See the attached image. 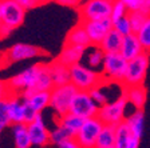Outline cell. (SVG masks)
Masks as SVG:
<instances>
[{
  "instance_id": "obj_1",
  "label": "cell",
  "mask_w": 150,
  "mask_h": 148,
  "mask_svg": "<svg viewBox=\"0 0 150 148\" xmlns=\"http://www.w3.org/2000/svg\"><path fill=\"white\" fill-rule=\"evenodd\" d=\"M105 81L102 74L95 69L86 67V65L78 64L70 67V83L78 91H91L93 88L100 86Z\"/></svg>"
},
{
  "instance_id": "obj_2",
  "label": "cell",
  "mask_w": 150,
  "mask_h": 148,
  "mask_svg": "<svg viewBox=\"0 0 150 148\" xmlns=\"http://www.w3.org/2000/svg\"><path fill=\"white\" fill-rule=\"evenodd\" d=\"M47 55L46 51H43L39 47L31 46V44L18 43L9 47L4 52L0 53V68H6L11 65L12 63H18L22 60H28V59H35L39 56Z\"/></svg>"
},
{
  "instance_id": "obj_3",
  "label": "cell",
  "mask_w": 150,
  "mask_h": 148,
  "mask_svg": "<svg viewBox=\"0 0 150 148\" xmlns=\"http://www.w3.org/2000/svg\"><path fill=\"white\" fill-rule=\"evenodd\" d=\"M40 68L42 63H36L31 67L25 68L24 71H22L16 76L11 77L9 80H7V86H8L11 93L19 96L23 92H32L35 86H36Z\"/></svg>"
},
{
  "instance_id": "obj_4",
  "label": "cell",
  "mask_w": 150,
  "mask_h": 148,
  "mask_svg": "<svg viewBox=\"0 0 150 148\" xmlns=\"http://www.w3.org/2000/svg\"><path fill=\"white\" fill-rule=\"evenodd\" d=\"M126 67H127V60L125 58H122L119 52L105 53L100 74L106 81L122 84L123 77H125Z\"/></svg>"
},
{
  "instance_id": "obj_5",
  "label": "cell",
  "mask_w": 150,
  "mask_h": 148,
  "mask_svg": "<svg viewBox=\"0 0 150 148\" xmlns=\"http://www.w3.org/2000/svg\"><path fill=\"white\" fill-rule=\"evenodd\" d=\"M78 90L71 83L59 87H52L50 90V107L59 117L70 112V105Z\"/></svg>"
},
{
  "instance_id": "obj_6",
  "label": "cell",
  "mask_w": 150,
  "mask_h": 148,
  "mask_svg": "<svg viewBox=\"0 0 150 148\" xmlns=\"http://www.w3.org/2000/svg\"><path fill=\"white\" fill-rule=\"evenodd\" d=\"M147 67H149V53L146 52L129 60L122 86L123 87L144 86Z\"/></svg>"
},
{
  "instance_id": "obj_7",
  "label": "cell",
  "mask_w": 150,
  "mask_h": 148,
  "mask_svg": "<svg viewBox=\"0 0 150 148\" xmlns=\"http://www.w3.org/2000/svg\"><path fill=\"white\" fill-rule=\"evenodd\" d=\"M114 0H83L78 7L79 22L110 18Z\"/></svg>"
},
{
  "instance_id": "obj_8",
  "label": "cell",
  "mask_w": 150,
  "mask_h": 148,
  "mask_svg": "<svg viewBox=\"0 0 150 148\" xmlns=\"http://www.w3.org/2000/svg\"><path fill=\"white\" fill-rule=\"evenodd\" d=\"M127 107V100L122 95H119L115 100H111L107 104L99 107L97 116L100 119L103 124H109V126H117L125 120V112Z\"/></svg>"
},
{
  "instance_id": "obj_9",
  "label": "cell",
  "mask_w": 150,
  "mask_h": 148,
  "mask_svg": "<svg viewBox=\"0 0 150 148\" xmlns=\"http://www.w3.org/2000/svg\"><path fill=\"white\" fill-rule=\"evenodd\" d=\"M103 126L105 124L100 121L98 116L84 119L74 139L76 140L81 148H94V144L97 142V137L99 136Z\"/></svg>"
},
{
  "instance_id": "obj_10",
  "label": "cell",
  "mask_w": 150,
  "mask_h": 148,
  "mask_svg": "<svg viewBox=\"0 0 150 148\" xmlns=\"http://www.w3.org/2000/svg\"><path fill=\"white\" fill-rule=\"evenodd\" d=\"M25 11L13 0H0V20L3 25L16 29L23 24L25 19Z\"/></svg>"
},
{
  "instance_id": "obj_11",
  "label": "cell",
  "mask_w": 150,
  "mask_h": 148,
  "mask_svg": "<svg viewBox=\"0 0 150 148\" xmlns=\"http://www.w3.org/2000/svg\"><path fill=\"white\" fill-rule=\"evenodd\" d=\"M98 109H99V107L94 103V100L90 97L88 92H86V91H78L75 93L71 105H70V112L82 117L83 120L88 119V117L97 116Z\"/></svg>"
},
{
  "instance_id": "obj_12",
  "label": "cell",
  "mask_w": 150,
  "mask_h": 148,
  "mask_svg": "<svg viewBox=\"0 0 150 148\" xmlns=\"http://www.w3.org/2000/svg\"><path fill=\"white\" fill-rule=\"evenodd\" d=\"M83 25L84 31L87 34L88 39H90L91 46L98 47L102 39L106 36V34L112 28L111 19H100V20H84L81 22Z\"/></svg>"
},
{
  "instance_id": "obj_13",
  "label": "cell",
  "mask_w": 150,
  "mask_h": 148,
  "mask_svg": "<svg viewBox=\"0 0 150 148\" xmlns=\"http://www.w3.org/2000/svg\"><path fill=\"white\" fill-rule=\"evenodd\" d=\"M25 126H27L28 136H30V140H31V145L44 147V145L50 144V131L47 128L40 114L35 117L34 121L25 124Z\"/></svg>"
},
{
  "instance_id": "obj_14",
  "label": "cell",
  "mask_w": 150,
  "mask_h": 148,
  "mask_svg": "<svg viewBox=\"0 0 150 148\" xmlns=\"http://www.w3.org/2000/svg\"><path fill=\"white\" fill-rule=\"evenodd\" d=\"M6 109L11 124H24V104L20 96H8L6 99Z\"/></svg>"
},
{
  "instance_id": "obj_15",
  "label": "cell",
  "mask_w": 150,
  "mask_h": 148,
  "mask_svg": "<svg viewBox=\"0 0 150 148\" xmlns=\"http://www.w3.org/2000/svg\"><path fill=\"white\" fill-rule=\"evenodd\" d=\"M145 51L141 46L139 40L135 34H129L126 36L122 37V44H121V49H119V53H121L122 58H125L126 60H131V59L137 58V56L142 55Z\"/></svg>"
},
{
  "instance_id": "obj_16",
  "label": "cell",
  "mask_w": 150,
  "mask_h": 148,
  "mask_svg": "<svg viewBox=\"0 0 150 148\" xmlns=\"http://www.w3.org/2000/svg\"><path fill=\"white\" fill-rule=\"evenodd\" d=\"M20 97L36 114H40L43 109L50 107V91H36V92L31 93H22Z\"/></svg>"
},
{
  "instance_id": "obj_17",
  "label": "cell",
  "mask_w": 150,
  "mask_h": 148,
  "mask_svg": "<svg viewBox=\"0 0 150 148\" xmlns=\"http://www.w3.org/2000/svg\"><path fill=\"white\" fill-rule=\"evenodd\" d=\"M87 48H83V47H78V46H69V44H64L60 51L59 56L56 58V60L59 63H62L66 67H72V65L81 63L82 58H83L84 52H86Z\"/></svg>"
},
{
  "instance_id": "obj_18",
  "label": "cell",
  "mask_w": 150,
  "mask_h": 148,
  "mask_svg": "<svg viewBox=\"0 0 150 148\" xmlns=\"http://www.w3.org/2000/svg\"><path fill=\"white\" fill-rule=\"evenodd\" d=\"M123 96L127 100V104L134 105L135 109H142L146 103V90L144 86L123 87Z\"/></svg>"
},
{
  "instance_id": "obj_19",
  "label": "cell",
  "mask_w": 150,
  "mask_h": 148,
  "mask_svg": "<svg viewBox=\"0 0 150 148\" xmlns=\"http://www.w3.org/2000/svg\"><path fill=\"white\" fill-rule=\"evenodd\" d=\"M48 69H50L51 80H52L54 87L64 86V84L70 83V68L63 65L58 60H54L48 64Z\"/></svg>"
},
{
  "instance_id": "obj_20",
  "label": "cell",
  "mask_w": 150,
  "mask_h": 148,
  "mask_svg": "<svg viewBox=\"0 0 150 148\" xmlns=\"http://www.w3.org/2000/svg\"><path fill=\"white\" fill-rule=\"evenodd\" d=\"M64 44L78 46V47H83V48H88V47L91 46L90 39H88L87 34H86V31H84V28L81 22L70 29V32L67 34V36H66Z\"/></svg>"
},
{
  "instance_id": "obj_21",
  "label": "cell",
  "mask_w": 150,
  "mask_h": 148,
  "mask_svg": "<svg viewBox=\"0 0 150 148\" xmlns=\"http://www.w3.org/2000/svg\"><path fill=\"white\" fill-rule=\"evenodd\" d=\"M126 126L129 127L131 135L141 139L142 133H144V127H145V115L142 109H135L133 114H130L129 116L125 117Z\"/></svg>"
},
{
  "instance_id": "obj_22",
  "label": "cell",
  "mask_w": 150,
  "mask_h": 148,
  "mask_svg": "<svg viewBox=\"0 0 150 148\" xmlns=\"http://www.w3.org/2000/svg\"><path fill=\"white\" fill-rule=\"evenodd\" d=\"M122 37L121 35L118 34L114 29H110L106 34V36L102 39V41L99 43V48L102 49L105 53H111V52H119L121 49V44H122Z\"/></svg>"
},
{
  "instance_id": "obj_23",
  "label": "cell",
  "mask_w": 150,
  "mask_h": 148,
  "mask_svg": "<svg viewBox=\"0 0 150 148\" xmlns=\"http://www.w3.org/2000/svg\"><path fill=\"white\" fill-rule=\"evenodd\" d=\"M94 148H115V126H103Z\"/></svg>"
},
{
  "instance_id": "obj_24",
  "label": "cell",
  "mask_w": 150,
  "mask_h": 148,
  "mask_svg": "<svg viewBox=\"0 0 150 148\" xmlns=\"http://www.w3.org/2000/svg\"><path fill=\"white\" fill-rule=\"evenodd\" d=\"M13 135V144L15 148H31V140L28 136L27 126L25 124H11Z\"/></svg>"
},
{
  "instance_id": "obj_25",
  "label": "cell",
  "mask_w": 150,
  "mask_h": 148,
  "mask_svg": "<svg viewBox=\"0 0 150 148\" xmlns=\"http://www.w3.org/2000/svg\"><path fill=\"white\" fill-rule=\"evenodd\" d=\"M59 123L75 137V135L78 133L79 128H81L82 123H83V119L74 114H71V112H69V114L63 115L62 117H59Z\"/></svg>"
},
{
  "instance_id": "obj_26",
  "label": "cell",
  "mask_w": 150,
  "mask_h": 148,
  "mask_svg": "<svg viewBox=\"0 0 150 148\" xmlns=\"http://www.w3.org/2000/svg\"><path fill=\"white\" fill-rule=\"evenodd\" d=\"M131 132L125 121L115 126V148H126L131 139Z\"/></svg>"
},
{
  "instance_id": "obj_27",
  "label": "cell",
  "mask_w": 150,
  "mask_h": 148,
  "mask_svg": "<svg viewBox=\"0 0 150 148\" xmlns=\"http://www.w3.org/2000/svg\"><path fill=\"white\" fill-rule=\"evenodd\" d=\"M69 139H74V136L66 130L60 123H58L55 128H54L52 131H50V143L51 144L59 145L60 143L66 142V140H69Z\"/></svg>"
},
{
  "instance_id": "obj_28",
  "label": "cell",
  "mask_w": 150,
  "mask_h": 148,
  "mask_svg": "<svg viewBox=\"0 0 150 148\" xmlns=\"http://www.w3.org/2000/svg\"><path fill=\"white\" fill-rule=\"evenodd\" d=\"M149 13L141 11V9H137V11H129L127 13V18H129V22H130V25H131V31L133 34H137L138 29H139L144 23L146 22V19L149 18Z\"/></svg>"
},
{
  "instance_id": "obj_29",
  "label": "cell",
  "mask_w": 150,
  "mask_h": 148,
  "mask_svg": "<svg viewBox=\"0 0 150 148\" xmlns=\"http://www.w3.org/2000/svg\"><path fill=\"white\" fill-rule=\"evenodd\" d=\"M135 35H137L144 51L146 53H150V16L146 19V22L138 29V32Z\"/></svg>"
},
{
  "instance_id": "obj_30",
  "label": "cell",
  "mask_w": 150,
  "mask_h": 148,
  "mask_svg": "<svg viewBox=\"0 0 150 148\" xmlns=\"http://www.w3.org/2000/svg\"><path fill=\"white\" fill-rule=\"evenodd\" d=\"M88 95H90V97L94 100V103L98 105V107H102V105L107 104V103L110 102L109 100V95H107V92L105 90H103L102 84L98 87H95V88H93L91 91H88Z\"/></svg>"
},
{
  "instance_id": "obj_31",
  "label": "cell",
  "mask_w": 150,
  "mask_h": 148,
  "mask_svg": "<svg viewBox=\"0 0 150 148\" xmlns=\"http://www.w3.org/2000/svg\"><path fill=\"white\" fill-rule=\"evenodd\" d=\"M103 56L105 52L99 47H94V49L88 53L87 56V63H88V68L91 69H95V68L102 67V62H103Z\"/></svg>"
},
{
  "instance_id": "obj_32",
  "label": "cell",
  "mask_w": 150,
  "mask_h": 148,
  "mask_svg": "<svg viewBox=\"0 0 150 148\" xmlns=\"http://www.w3.org/2000/svg\"><path fill=\"white\" fill-rule=\"evenodd\" d=\"M112 29L118 32L121 36H126V35L131 34L133 31H131V25H130V22H129L127 15L118 19V20H114L112 22Z\"/></svg>"
},
{
  "instance_id": "obj_33",
  "label": "cell",
  "mask_w": 150,
  "mask_h": 148,
  "mask_svg": "<svg viewBox=\"0 0 150 148\" xmlns=\"http://www.w3.org/2000/svg\"><path fill=\"white\" fill-rule=\"evenodd\" d=\"M129 13V9L126 8L121 1L118 0H114V3H112V7H111V13H110V19H111V22L114 20H118V19L123 18Z\"/></svg>"
},
{
  "instance_id": "obj_34",
  "label": "cell",
  "mask_w": 150,
  "mask_h": 148,
  "mask_svg": "<svg viewBox=\"0 0 150 148\" xmlns=\"http://www.w3.org/2000/svg\"><path fill=\"white\" fill-rule=\"evenodd\" d=\"M8 126H11L7 116V109H6V100L0 102V135L3 133V131L6 130Z\"/></svg>"
},
{
  "instance_id": "obj_35",
  "label": "cell",
  "mask_w": 150,
  "mask_h": 148,
  "mask_svg": "<svg viewBox=\"0 0 150 148\" xmlns=\"http://www.w3.org/2000/svg\"><path fill=\"white\" fill-rule=\"evenodd\" d=\"M118 1H121L129 11L142 9V0H118Z\"/></svg>"
},
{
  "instance_id": "obj_36",
  "label": "cell",
  "mask_w": 150,
  "mask_h": 148,
  "mask_svg": "<svg viewBox=\"0 0 150 148\" xmlns=\"http://www.w3.org/2000/svg\"><path fill=\"white\" fill-rule=\"evenodd\" d=\"M23 104H24V124H28V123H31V121H34L35 117L39 114H36V112H35L30 105L25 104L24 102H23Z\"/></svg>"
},
{
  "instance_id": "obj_37",
  "label": "cell",
  "mask_w": 150,
  "mask_h": 148,
  "mask_svg": "<svg viewBox=\"0 0 150 148\" xmlns=\"http://www.w3.org/2000/svg\"><path fill=\"white\" fill-rule=\"evenodd\" d=\"M11 95H12V93H11L8 86H7V81L0 80V102H1V100H6V99Z\"/></svg>"
},
{
  "instance_id": "obj_38",
  "label": "cell",
  "mask_w": 150,
  "mask_h": 148,
  "mask_svg": "<svg viewBox=\"0 0 150 148\" xmlns=\"http://www.w3.org/2000/svg\"><path fill=\"white\" fill-rule=\"evenodd\" d=\"M55 3L64 7H71V8H78L83 0H54Z\"/></svg>"
},
{
  "instance_id": "obj_39",
  "label": "cell",
  "mask_w": 150,
  "mask_h": 148,
  "mask_svg": "<svg viewBox=\"0 0 150 148\" xmlns=\"http://www.w3.org/2000/svg\"><path fill=\"white\" fill-rule=\"evenodd\" d=\"M13 1H15V3H18L20 7H23L25 11H27V9H31V8L38 7L35 0H13Z\"/></svg>"
},
{
  "instance_id": "obj_40",
  "label": "cell",
  "mask_w": 150,
  "mask_h": 148,
  "mask_svg": "<svg viewBox=\"0 0 150 148\" xmlns=\"http://www.w3.org/2000/svg\"><path fill=\"white\" fill-rule=\"evenodd\" d=\"M58 148H81V147L78 145V143H76L75 139H69V140H66V142L60 143L58 145Z\"/></svg>"
},
{
  "instance_id": "obj_41",
  "label": "cell",
  "mask_w": 150,
  "mask_h": 148,
  "mask_svg": "<svg viewBox=\"0 0 150 148\" xmlns=\"http://www.w3.org/2000/svg\"><path fill=\"white\" fill-rule=\"evenodd\" d=\"M126 148H139V139L135 137V136H131V139H130V142L127 143Z\"/></svg>"
},
{
  "instance_id": "obj_42",
  "label": "cell",
  "mask_w": 150,
  "mask_h": 148,
  "mask_svg": "<svg viewBox=\"0 0 150 148\" xmlns=\"http://www.w3.org/2000/svg\"><path fill=\"white\" fill-rule=\"evenodd\" d=\"M12 32V29L8 27H6V25H3L1 27V29H0V39H4V37H7L9 34Z\"/></svg>"
},
{
  "instance_id": "obj_43",
  "label": "cell",
  "mask_w": 150,
  "mask_h": 148,
  "mask_svg": "<svg viewBox=\"0 0 150 148\" xmlns=\"http://www.w3.org/2000/svg\"><path fill=\"white\" fill-rule=\"evenodd\" d=\"M141 11L150 15V0H142V9Z\"/></svg>"
},
{
  "instance_id": "obj_44",
  "label": "cell",
  "mask_w": 150,
  "mask_h": 148,
  "mask_svg": "<svg viewBox=\"0 0 150 148\" xmlns=\"http://www.w3.org/2000/svg\"><path fill=\"white\" fill-rule=\"evenodd\" d=\"M35 1H36V6H42V4L48 3L50 0H35Z\"/></svg>"
},
{
  "instance_id": "obj_45",
  "label": "cell",
  "mask_w": 150,
  "mask_h": 148,
  "mask_svg": "<svg viewBox=\"0 0 150 148\" xmlns=\"http://www.w3.org/2000/svg\"><path fill=\"white\" fill-rule=\"evenodd\" d=\"M1 27H3V23H1V20H0V29H1Z\"/></svg>"
}]
</instances>
